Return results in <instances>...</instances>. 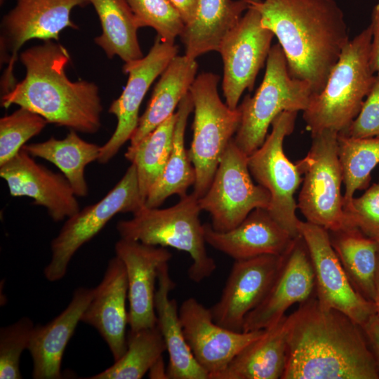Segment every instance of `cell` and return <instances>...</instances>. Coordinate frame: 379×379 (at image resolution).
I'll return each instance as SVG.
<instances>
[{"mask_svg": "<svg viewBox=\"0 0 379 379\" xmlns=\"http://www.w3.org/2000/svg\"><path fill=\"white\" fill-rule=\"evenodd\" d=\"M287 340L281 379H379L363 328L315 294L287 316Z\"/></svg>", "mask_w": 379, "mask_h": 379, "instance_id": "cell-1", "label": "cell"}, {"mask_svg": "<svg viewBox=\"0 0 379 379\" xmlns=\"http://www.w3.org/2000/svg\"><path fill=\"white\" fill-rule=\"evenodd\" d=\"M262 26L279 41L290 75L308 82L314 94L324 88L349 42L344 13L335 0H261L248 2Z\"/></svg>", "mask_w": 379, "mask_h": 379, "instance_id": "cell-2", "label": "cell"}, {"mask_svg": "<svg viewBox=\"0 0 379 379\" xmlns=\"http://www.w3.org/2000/svg\"><path fill=\"white\" fill-rule=\"evenodd\" d=\"M25 78L1 96V106L16 105L44 117L48 123L88 134L101 127L102 105L98 86L86 80L71 81L67 48L56 41H44L21 52Z\"/></svg>", "mask_w": 379, "mask_h": 379, "instance_id": "cell-3", "label": "cell"}, {"mask_svg": "<svg viewBox=\"0 0 379 379\" xmlns=\"http://www.w3.org/2000/svg\"><path fill=\"white\" fill-rule=\"evenodd\" d=\"M368 25L343 49L322 91L312 95L303 119L312 135L325 130L344 133L359 114L374 83L370 67Z\"/></svg>", "mask_w": 379, "mask_h": 379, "instance_id": "cell-4", "label": "cell"}, {"mask_svg": "<svg viewBox=\"0 0 379 379\" xmlns=\"http://www.w3.org/2000/svg\"><path fill=\"white\" fill-rule=\"evenodd\" d=\"M198 199L191 193L169 208L144 206L133 214L132 218L119 221L117 230L123 239L187 253L192 259L188 277L199 283L212 275L216 264L206 248Z\"/></svg>", "mask_w": 379, "mask_h": 379, "instance_id": "cell-5", "label": "cell"}, {"mask_svg": "<svg viewBox=\"0 0 379 379\" xmlns=\"http://www.w3.org/2000/svg\"><path fill=\"white\" fill-rule=\"evenodd\" d=\"M314 92L310 84L293 78L286 58L279 44L271 47L262 83L253 96L246 95L238 105L241 112L239 128L233 138L247 156L266 139L269 127L284 111H305Z\"/></svg>", "mask_w": 379, "mask_h": 379, "instance_id": "cell-6", "label": "cell"}, {"mask_svg": "<svg viewBox=\"0 0 379 379\" xmlns=\"http://www.w3.org/2000/svg\"><path fill=\"white\" fill-rule=\"evenodd\" d=\"M220 77L211 72L198 75L190 88L194 113L193 138L187 154L196 180L193 194L199 199L208 190L226 148L240 124L241 112L221 100Z\"/></svg>", "mask_w": 379, "mask_h": 379, "instance_id": "cell-7", "label": "cell"}, {"mask_svg": "<svg viewBox=\"0 0 379 379\" xmlns=\"http://www.w3.org/2000/svg\"><path fill=\"white\" fill-rule=\"evenodd\" d=\"M338 137L331 130L312 135L308 152L295 162L304 175L297 207L306 221L328 231L350 226L343 209Z\"/></svg>", "mask_w": 379, "mask_h": 379, "instance_id": "cell-8", "label": "cell"}, {"mask_svg": "<svg viewBox=\"0 0 379 379\" xmlns=\"http://www.w3.org/2000/svg\"><path fill=\"white\" fill-rule=\"evenodd\" d=\"M298 112L284 111L272 123V131L262 145L248 156L252 178L270 195L267 209L271 216L293 238L300 236L294 194L302 181L296 163L284 151L285 138L293 131Z\"/></svg>", "mask_w": 379, "mask_h": 379, "instance_id": "cell-9", "label": "cell"}, {"mask_svg": "<svg viewBox=\"0 0 379 379\" xmlns=\"http://www.w3.org/2000/svg\"><path fill=\"white\" fill-rule=\"evenodd\" d=\"M145 206L133 164L116 185L100 201L80 209L66 219L51 243V258L44 270L49 281H57L66 274L77 251L89 241L117 214H134Z\"/></svg>", "mask_w": 379, "mask_h": 379, "instance_id": "cell-10", "label": "cell"}, {"mask_svg": "<svg viewBox=\"0 0 379 379\" xmlns=\"http://www.w3.org/2000/svg\"><path fill=\"white\" fill-rule=\"evenodd\" d=\"M88 4V0H17L1 22V65L8 64L1 79L2 95L17 84L14 67L21 47L34 39L58 41L65 29H78L71 18L73 8Z\"/></svg>", "mask_w": 379, "mask_h": 379, "instance_id": "cell-11", "label": "cell"}, {"mask_svg": "<svg viewBox=\"0 0 379 379\" xmlns=\"http://www.w3.org/2000/svg\"><path fill=\"white\" fill-rule=\"evenodd\" d=\"M201 211L211 217V226L218 232L239 225L255 208L267 209L268 191L252 180L248 156L232 138L220 160L207 192L198 199Z\"/></svg>", "mask_w": 379, "mask_h": 379, "instance_id": "cell-12", "label": "cell"}, {"mask_svg": "<svg viewBox=\"0 0 379 379\" xmlns=\"http://www.w3.org/2000/svg\"><path fill=\"white\" fill-rule=\"evenodd\" d=\"M298 230L312 261L319 305L343 312L362 327L375 314L374 302L353 287L331 244L328 231L301 220Z\"/></svg>", "mask_w": 379, "mask_h": 379, "instance_id": "cell-13", "label": "cell"}, {"mask_svg": "<svg viewBox=\"0 0 379 379\" xmlns=\"http://www.w3.org/2000/svg\"><path fill=\"white\" fill-rule=\"evenodd\" d=\"M274 36L262 26L260 13L248 6L237 25L221 41L218 52L223 62L222 89L230 108L237 109L244 91L253 89Z\"/></svg>", "mask_w": 379, "mask_h": 379, "instance_id": "cell-14", "label": "cell"}, {"mask_svg": "<svg viewBox=\"0 0 379 379\" xmlns=\"http://www.w3.org/2000/svg\"><path fill=\"white\" fill-rule=\"evenodd\" d=\"M178 52L177 46L163 41L157 36L145 56L125 62L123 72L128 74L127 84L108 109L117 119V127L109 140L100 146L99 163H108L131 140L138 125L139 110L143 98L152 84Z\"/></svg>", "mask_w": 379, "mask_h": 379, "instance_id": "cell-15", "label": "cell"}, {"mask_svg": "<svg viewBox=\"0 0 379 379\" xmlns=\"http://www.w3.org/2000/svg\"><path fill=\"white\" fill-rule=\"evenodd\" d=\"M179 315L186 341L197 361L208 373L209 379L222 371L241 350L265 331L227 329L217 324L210 309L194 298L181 303Z\"/></svg>", "mask_w": 379, "mask_h": 379, "instance_id": "cell-16", "label": "cell"}, {"mask_svg": "<svg viewBox=\"0 0 379 379\" xmlns=\"http://www.w3.org/2000/svg\"><path fill=\"white\" fill-rule=\"evenodd\" d=\"M283 255L234 260L219 300L209 308L214 321L243 331L246 317L266 297L282 263Z\"/></svg>", "mask_w": 379, "mask_h": 379, "instance_id": "cell-17", "label": "cell"}, {"mask_svg": "<svg viewBox=\"0 0 379 379\" xmlns=\"http://www.w3.org/2000/svg\"><path fill=\"white\" fill-rule=\"evenodd\" d=\"M315 294L314 270L306 244L296 237L284 254L282 263L266 297L246 317L243 331L266 329L277 323L288 308Z\"/></svg>", "mask_w": 379, "mask_h": 379, "instance_id": "cell-18", "label": "cell"}, {"mask_svg": "<svg viewBox=\"0 0 379 379\" xmlns=\"http://www.w3.org/2000/svg\"><path fill=\"white\" fill-rule=\"evenodd\" d=\"M0 176L12 197L32 198L33 204L44 207L55 222L66 220L80 210L77 197L64 175L36 162L23 149L0 165Z\"/></svg>", "mask_w": 379, "mask_h": 379, "instance_id": "cell-19", "label": "cell"}, {"mask_svg": "<svg viewBox=\"0 0 379 379\" xmlns=\"http://www.w3.org/2000/svg\"><path fill=\"white\" fill-rule=\"evenodd\" d=\"M115 254L123 262L128 281L130 331L157 325L154 298L160 265L172 254L165 248L120 238Z\"/></svg>", "mask_w": 379, "mask_h": 379, "instance_id": "cell-20", "label": "cell"}, {"mask_svg": "<svg viewBox=\"0 0 379 379\" xmlns=\"http://www.w3.org/2000/svg\"><path fill=\"white\" fill-rule=\"evenodd\" d=\"M128 281L125 266L115 255L107 264L99 284L84 310L81 321L94 327L107 343L114 360L119 359L127 347L128 325Z\"/></svg>", "mask_w": 379, "mask_h": 379, "instance_id": "cell-21", "label": "cell"}, {"mask_svg": "<svg viewBox=\"0 0 379 379\" xmlns=\"http://www.w3.org/2000/svg\"><path fill=\"white\" fill-rule=\"evenodd\" d=\"M206 243L234 260L263 255H283L294 239L267 209L255 208L234 228L215 230L211 224H204Z\"/></svg>", "mask_w": 379, "mask_h": 379, "instance_id": "cell-22", "label": "cell"}, {"mask_svg": "<svg viewBox=\"0 0 379 379\" xmlns=\"http://www.w3.org/2000/svg\"><path fill=\"white\" fill-rule=\"evenodd\" d=\"M93 288H77L67 307L44 325L34 326L28 350L34 379L62 378L61 364L67 343L93 296Z\"/></svg>", "mask_w": 379, "mask_h": 379, "instance_id": "cell-23", "label": "cell"}, {"mask_svg": "<svg viewBox=\"0 0 379 379\" xmlns=\"http://www.w3.org/2000/svg\"><path fill=\"white\" fill-rule=\"evenodd\" d=\"M175 286L168 262L161 264L158 272L154 308L157 326L168 354L169 379H209L208 373L197 361L186 341L177 302L169 298Z\"/></svg>", "mask_w": 379, "mask_h": 379, "instance_id": "cell-24", "label": "cell"}, {"mask_svg": "<svg viewBox=\"0 0 379 379\" xmlns=\"http://www.w3.org/2000/svg\"><path fill=\"white\" fill-rule=\"evenodd\" d=\"M288 357L287 316L247 345L213 379H281Z\"/></svg>", "mask_w": 379, "mask_h": 379, "instance_id": "cell-25", "label": "cell"}, {"mask_svg": "<svg viewBox=\"0 0 379 379\" xmlns=\"http://www.w3.org/2000/svg\"><path fill=\"white\" fill-rule=\"evenodd\" d=\"M248 8L246 0H199L192 21L180 36L185 55L196 60L210 51H218L222 39Z\"/></svg>", "mask_w": 379, "mask_h": 379, "instance_id": "cell-26", "label": "cell"}, {"mask_svg": "<svg viewBox=\"0 0 379 379\" xmlns=\"http://www.w3.org/2000/svg\"><path fill=\"white\" fill-rule=\"evenodd\" d=\"M198 69L195 59L176 55L160 75L146 110L140 117L138 127L130 140V146L137 145L147 134L174 112L190 91Z\"/></svg>", "mask_w": 379, "mask_h": 379, "instance_id": "cell-27", "label": "cell"}, {"mask_svg": "<svg viewBox=\"0 0 379 379\" xmlns=\"http://www.w3.org/2000/svg\"><path fill=\"white\" fill-rule=\"evenodd\" d=\"M33 157L54 164L67 178L77 197L88 195L85 168L98 161L100 146L83 140L74 130L62 139L51 137L46 141L25 144L22 148Z\"/></svg>", "mask_w": 379, "mask_h": 379, "instance_id": "cell-28", "label": "cell"}, {"mask_svg": "<svg viewBox=\"0 0 379 379\" xmlns=\"http://www.w3.org/2000/svg\"><path fill=\"white\" fill-rule=\"evenodd\" d=\"M193 108L189 91L178 106L171 152L163 173L147 196L146 207L158 208L173 194L183 197L187 194L188 188L195 182V171L185 146L187 121Z\"/></svg>", "mask_w": 379, "mask_h": 379, "instance_id": "cell-29", "label": "cell"}, {"mask_svg": "<svg viewBox=\"0 0 379 379\" xmlns=\"http://www.w3.org/2000/svg\"><path fill=\"white\" fill-rule=\"evenodd\" d=\"M331 244L355 290L373 301L379 243L357 227L346 226L328 231Z\"/></svg>", "mask_w": 379, "mask_h": 379, "instance_id": "cell-30", "label": "cell"}, {"mask_svg": "<svg viewBox=\"0 0 379 379\" xmlns=\"http://www.w3.org/2000/svg\"><path fill=\"white\" fill-rule=\"evenodd\" d=\"M88 1L102 27V34L94 41L107 58L117 55L124 62L142 58L138 39L140 27L126 0Z\"/></svg>", "mask_w": 379, "mask_h": 379, "instance_id": "cell-31", "label": "cell"}, {"mask_svg": "<svg viewBox=\"0 0 379 379\" xmlns=\"http://www.w3.org/2000/svg\"><path fill=\"white\" fill-rule=\"evenodd\" d=\"M177 114L173 113L134 146H129L125 158L136 168L141 197L145 202L152 186L161 176L173 147Z\"/></svg>", "mask_w": 379, "mask_h": 379, "instance_id": "cell-32", "label": "cell"}, {"mask_svg": "<svg viewBox=\"0 0 379 379\" xmlns=\"http://www.w3.org/2000/svg\"><path fill=\"white\" fill-rule=\"evenodd\" d=\"M166 347L155 326L127 333L124 354L107 369L88 377L89 379H140L163 356Z\"/></svg>", "mask_w": 379, "mask_h": 379, "instance_id": "cell-33", "label": "cell"}, {"mask_svg": "<svg viewBox=\"0 0 379 379\" xmlns=\"http://www.w3.org/2000/svg\"><path fill=\"white\" fill-rule=\"evenodd\" d=\"M338 154L343 182V206L357 190L369 187L373 170L379 166V138H354L338 133Z\"/></svg>", "mask_w": 379, "mask_h": 379, "instance_id": "cell-34", "label": "cell"}, {"mask_svg": "<svg viewBox=\"0 0 379 379\" xmlns=\"http://www.w3.org/2000/svg\"><path fill=\"white\" fill-rule=\"evenodd\" d=\"M47 121L26 108L21 107L0 119V165L18 154L26 142L38 135Z\"/></svg>", "mask_w": 379, "mask_h": 379, "instance_id": "cell-35", "label": "cell"}, {"mask_svg": "<svg viewBox=\"0 0 379 379\" xmlns=\"http://www.w3.org/2000/svg\"><path fill=\"white\" fill-rule=\"evenodd\" d=\"M140 27H149L163 41L174 44L185 24L169 0H126Z\"/></svg>", "mask_w": 379, "mask_h": 379, "instance_id": "cell-36", "label": "cell"}, {"mask_svg": "<svg viewBox=\"0 0 379 379\" xmlns=\"http://www.w3.org/2000/svg\"><path fill=\"white\" fill-rule=\"evenodd\" d=\"M34 324L23 317L0 329V378L21 379L20 357L28 350Z\"/></svg>", "mask_w": 379, "mask_h": 379, "instance_id": "cell-37", "label": "cell"}, {"mask_svg": "<svg viewBox=\"0 0 379 379\" xmlns=\"http://www.w3.org/2000/svg\"><path fill=\"white\" fill-rule=\"evenodd\" d=\"M347 222L379 243V178L359 197L343 206Z\"/></svg>", "mask_w": 379, "mask_h": 379, "instance_id": "cell-38", "label": "cell"}, {"mask_svg": "<svg viewBox=\"0 0 379 379\" xmlns=\"http://www.w3.org/2000/svg\"><path fill=\"white\" fill-rule=\"evenodd\" d=\"M341 134L354 138H379V74L375 75L359 114Z\"/></svg>", "mask_w": 379, "mask_h": 379, "instance_id": "cell-39", "label": "cell"}, {"mask_svg": "<svg viewBox=\"0 0 379 379\" xmlns=\"http://www.w3.org/2000/svg\"><path fill=\"white\" fill-rule=\"evenodd\" d=\"M372 39L369 53V64L372 72L379 74V0L373 6L369 25Z\"/></svg>", "mask_w": 379, "mask_h": 379, "instance_id": "cell-40", "label": "cell"}, {"mask_svg": "<svg viewBox=\"0 0 379 379\" xmlns=\"http://www.w3.org/2000/svg\"><path fill=\"white\" fill-rule=\"evenodd\" d=\"M379 375V318L375 314L362 326Z\"/></svg>", "mask_w": 379, "mask_h": 379, "instance_id": "cell-41", "label": "cell"}, {"mask_svg": "<svg viewBox=\"0 0 379 379\" xmlns=\"http://www.w3.org/2000/svg\"><path fill=\"white\" fill-rule=\"evenodd\" d=\"M169 1L180 14L185 26L192 21L199 0H169Z\"/></svg>", "mask_w": 379, "mask_h": 379, "instance_id": "cell-42", "label": "cell"}, {"mask_svg": "<svg viewBox=\"0 0 379 379\" xmlns=\"http://www.w3.org/2000/svg\"><path fill=\"white\" fill-rule=\"evenodd\" d=\"M149 378L169 379L167 367L164 364L163 357H160L148 371Z\"/></svg>", "mask_w": 379, "mask_h": 379, "instance_id": "cell-43", "label": "cell"}, {"mask_svg": "<svg viewBox=\"0 0 379 379\" xmlns=\"http://www.w3.org/2000/svg\"><path fill=\"white\" fill-rule=\"evenodd\" d=\"M374 286H375V295H374L373 302L375 305V315L379 318V252H378V263H377V267H376L375 275Z\"/></svg>", "mask_w": 379, "mask_h": 379, "instance_id": "cell-44", "label": "cell"}, {"mask_svg": "<svg viewBox=\"0 0 379 379\" xmlns=\"http://www.w3.org/2000/svg\"><path fill=\"white\" fill-rule=\"evenodd\" d=\"M248 2H258V1H260L261 0H246Z\"/></svg>", "mask_w": 379, "mask_h": 379, "instance_id": "cell-45", "label": "cell"}, {"mask_svg": "<svg viewBox=\"0 0 379 379\" xmlns=\"http://www.w3.org/2000/svg\"><path fill=\"white\" fill-rule=\"evenodd\" d=\"M6 0H0L1 5L5 2Z\"/></svg>", "mask_w": 379, "mask_h": 379, "instance_id": "cell-46", "label": "cell"}]
</instances>
